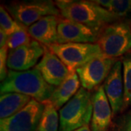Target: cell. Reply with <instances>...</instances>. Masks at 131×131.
<instances>
[{"instance_id": "obj_2", "label": "cell", "mask_w": 131, "mask_h": 131, "mask_svg": "<svg viewBox=\"0 0 131 131\" xmlns=\"http://www.w3.org/2000/svg\"><path fill=\"white\" fill-rule=\"evenodd\" d=\"M55 89L56 87L46 82L35 68L23 71L8 70L6 79L0 85L1 95L17 93L28 95L40 103L48 100Z\"/></svg>"}, {"instance_id": "obj_14", "label": "cell", "mask_w": 131, "mask_h": 131, "mask_svg": "<svg viewBox=\"0 0 131 131\" xmlns=\"http://www.w3.org/2000/svg\"><path fill=\"white\" fill-rule=\"evenodd\" d=\"M59 17L45 16L28 28L31 37L42 45L48 46L58 44V24Z\"/></svg>"}, {"instance_id": "obj_18", "label": "cell", "mask_w": 131, "mask_h": 131, "mask_svg": "<svg viewBox=\"0 0 131 131\" xmlns=\"http://www.w3.org/2000/svg\"><path fill=\"white\" fill-rule=\"evenodd\" d=\"M121 61L124 83V102L121 113H123L131 106V51L123 56Z\"/></svg>"}, {"instance_id": "obj_9", "label": "cell", "mask_w": 131, "mask_h": 131, "mask_svg": "<svg viewBox=\"0 0 131 131\" xmlns=\"http://www.w3.org/2000/svg\"><path fill=\"white\" fill-rule=\"evenodd\" d=\"M46 49L45 45L33 39L29 44L9 50L7 63V68L9 70L17 71L29 70L37 64L41 57L42 58Z\"/></svg>"}, {"instance_id": "obj_24", "label": "cell", "mask_w": 131, "mask_h": 131, "mask_svg": "<svg viewBox=\"0 0 131 131\" xmlns=\"http://www.w3.org/2000/svg\"><path fill=\"white\" fill-rule=\"evenodd\" d=\"M8 38H9V36L7 34H5L2 30L0 29V48L7 45Z\"/></svg>"}, {"instance_id": "obj_26", "label": "cell", "mask_w": 131, "mask_h": 131, "mask_svg": "<svg viewBox=\"0 0 131 131\" xmlns=\"http://www.w3.org/2000/svg\"><path fill=\"white\" fill-rule=\"evenodd\" d=\"M130 28H131V24H130Z\"/></svg>"}, {"instance_id": "obj_12", "label": "cell", "mask_w": 131, "mask_h": 131, "mask_svg": "<svg viewBox=\"0 0 131 131\" xmlns=\"http://www.w3.org/2000/svg\"><path fill=\"white\" fill-rule=\"evenodd\" d=\"M35 69L41 73L46 82L55 87L60 85L71 74L67 66L47 47Z\"/></svg>"}, {"instance_id": "obj_23", "label": "cell", "mask_w": 131, "mask_h": 131, "mask_svg": "<svg viewBox=\"0 0 131 131\" xmlns=\"http://www.w3.org/2000/svg\"><path fill=\"white\" fill-rule=\"evenodd\" d=\"M9 48L7 45L0 48V79L2 82L7 76V58H8Z\"/></svg>"}, {"instance_id": "obj_17", "label": "cell", "mask_w": 131, "mask_h": 131, "mask_svg": "<svg viewBox=\"0 0 131 131\" xmlns=\"http://www.w3.org/2000/svg\"><path fill=\"white\" fill-rule=\"evenodd\" d=\"M44 111L39 122L37 131H59V114L56 108L49 101L42 102Z\"/></svg>"}, {"instance_id": "obj_11", "label": "cell", "mask_w": 131, "mask_h": 131, "mask_svg": "<svg viewBox=\"0 0 131 131\" xmlns=\"http://www.w3.org/2000/svg\"><path fill=\"white\" fill-rule=\"evenodd\" d=\"M103 88L112 109L113 117L120 114L124 102V83L122 63L118 60L112 67L109 74L103 82Z\"/></svg>"}, {"instance_id": "obj_5", "label": "cell", "mask_w": 131, "mask_h": 131, "mask_svg": "<svg viewBox=\"0 0 131 131\" xmlns=\"http://www.w3.org/2000/svg\"><path fill=\"white\" fill-rule=\"evenodd\" d=\"M5 7L16 21L26 27L45 16H61L55 2L49 0L13 2L5 5Z\"/></svg>"}, {"instance_id": "obj_1", "label": "cell", "mask_w": 131, "mask_h": 131, "mask_svg": "<svg viewBox=\"0 0 131 131\" xmlns=\"http://www.w3.org/2000/svg\"><path fill=\"white\" fill-rule=\"evenodd\" d=\"M61 17L100 31L105 26L120 21L117 15L95 1L59 0L55 2Z\"/></svg>"}, {"instance_id": "obj_21", "label": "cell", "mask_w": 131, "mask_h": 131, "mask_svg": "<svg viewBox=\"0 0 131 131\" xmlns=\"http://www.w3.org/2000/svg\"><path fill=\"white\" fill-rule=\"evenodd\" d=\"M31 41L32 39L28 32V28L26 27L20 29L9 36L7 45L9 50H13L22 45L29 44Z\"/></svg>"}, {"instance_id": "obj_22", "label": "cell", "mask_w": 131, "mask_h": 131, "mask_svg": "<svg viewBox=\"0 0 131 131\" xmlns=\"http://www.w3.org/2000/svg\"><path fill=\"white\" fill-rule=\"evenodd\" d=\"M109 131H131V109L116 117Z\"/></svg>"}, {"instance_id": "obj_8", "label": "cell", "mask_w": 131, "mask_h": 131, "mask_svg": "<svg viewBox=\"0 0 131 131\" xmlns=\"http://www.w3.org/2000/svg\"><path fill=\"white\" fill-rule=\"evenodd\" d=\"M43 111V103L31 98L19 112L0 120V131H37Z\"/></svg>"}, {"instance_id": "obj_6", "label": "cell", "mask_w": 131, "mask_h": 131, "mask_svg": "<svg viewBox=\"0 0 131 131\" xmlns=\"http://www.w3.org/2000/svg\"><path fill=\"white\" fill-rule=\"evenodd\" d=\"M46 47L61 59L71 73L76 72L86 63L103 54L96 43L55 44Z\"/></svg>"}, {"instance_id": "obj_25", "label": "cell", "mask_w": 131, "mask_h": 131, "mask_svg": "<svg viewBox=\"0 0 131 131\" xmlns=\"http://www.w3.org/2000/svg\"><path fill=\"white\" fill-rule=\"evenodd\" d=\"M74 131H91V130L90 129L89 125H85V126L82 127Z\"/></svg>"}, {"instance_id": "obj_10", "label": "cell", "mask_w": 131, "mask_h": 131, "mask_svg": "<svg viewBox=\"0 0 131 131\" xmlns=\"http://www.w3.org/2000/svg\"><path fill=\"white\" fill-rule=\"evenodd\" d=\"M100 31L63 17L58 24V44L96 43Z\"/></svg>"}, {"instance_id": "obj_15", "label": "cell", "mask_w": 131, "mask_h": 131, "mask_svg": "<svg viewBox=\"0 0 131 131\" xmlns=\"http://www.w3.org/2000/svg\"><path fill=\"white\" fill-rule=\"evenodd\" d=\"M80 81L76 72L71 73L60 85L57 86L48 99L56 109H61L80 89Z\"/></svg>"}, {"instance_id": "obj_3", "label": "cell", "mask_w": 131, "mask_h": 131, "mask_svg": "<svg viewBox=\"0 0 131 131\" xmlns=\"http://www.w3.org/2000/svg\"><path fill=\"white\" fill-rule=\"evenodd\" d=\"M93 114V95L83 88L59 110V131H74L89 125Z\"/></svg>"}, {"instance_id": "obj_20", "label": "cell", "mask_w": 131, "mask_h": 131, "mask_svg": "<svg viewBox=\"0 0 131 131\" xmlns=\"http://www.w3.org/2000/svg\"><path fill=\"white\" fill-rule=\"evenodd\" d=\"M0 26L1 30H2L8 36L12 35L21 28L26 27L15 20L2 5H1L0 7Z\"/></svg>"}, {"instance_id": "obj_7", "label": "cell", "mask_w": 131, "mask_h": 131, "mask_svg": "<svg viewBox=\"0 0 131 131\" xmlns=\"http://www.w3.org/2000/svg\"><path fill=\"white\" fill-rule=\"evenodd\" d=\"M118 60L102 54L77 69L76 73L79 77L82 88L88 91L99 88Z\"/></svg>"}, {"instance_id": "obj_4", "label": "cell", "mask_w": 131, "mask_h": 131, "mask_svg": "<svg viewBox=\"0 0 131 131\" xmlns=\"http://www.w3.org/2000/svg\"><path fill=\"white\" fill-rule=\"evenodd\" d=\"M96 44L104 56L117 58L131 51L130 24L117 21L105 26L100 30Z\"/></svg>"}, {"instance_id": "obj_13", "label": "cell", "mask_w": 131, "mask_h": 131, "mask_svg": "<svg viewBox=\"0 0 131 131\" xmlns=\"http://www.w3.org/2000/svg\"><path fill=\"white\" fill-rule=\"evenodd\" d=\"M112 109L108 101L103 85L93 94V114L91 131H109L112 125Z\"/></svg>"}, {"instance_id": "obj_16", "label": "cell", "mask_w": 131, "mask_h": 131, "mask_svg": "<svg viewBox=\"0 0 131 131\" xmlns=\"http://www.w3.org/2000/svg\"><path fill=\"white\" fill-rule=\"evenodd\" d=\"M31 98L17 93L2 94L0 96V119H4L11 117L22 110Z\"/></svg>"}, {"instance_id": "obj_19", "label": "cell", "mask_w": 131, "mask_h": 131, "mask_svg": "<svg viewBox=\"0 0 131 131\" xmlns=\"http://www.w3.org/2000/svg\"><path fill=\"white\" fill-rule=\"evenodd\" d=\"M95 2L121 20L131 15V0H99Z\"/></svg>"}]
</instances>
